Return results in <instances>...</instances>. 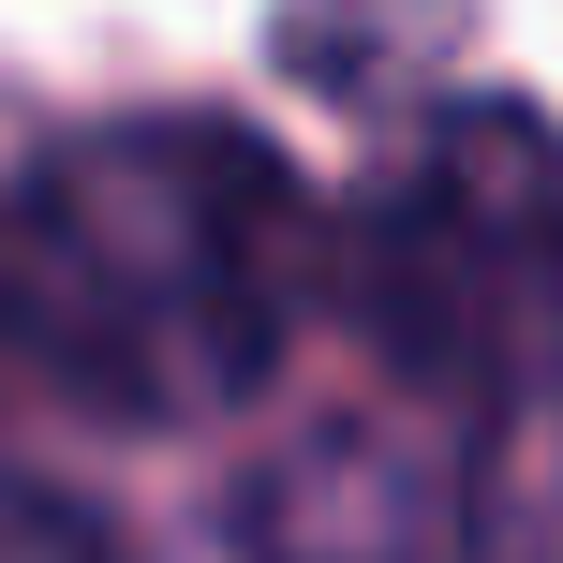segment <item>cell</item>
<instances>
[{
  "mask_svg": "<svg viewBox=\"0 0 563 563\" xmlns=\"http://www.w3.org/2000/svg\"><path fill=\"white\" fill-rule=\"evenodd\" d=\"M238 563H519V519L475 445L327 416L238 489Z\"/></svg>",
  "mask_w": 563,
  "mask_h": 563,
  "instance_id": "cell-3",
  "label": "cell"
},
{
  "mask_svg": "<svg viewBox=\"0 0 563 563\" xmlns=\"http://www.w3.org/2000/svg\"><path fill=\"white\" fill-rule=\"evenodd\" d=\"M0 563H134L104 534V519L75 505V489H30V475H0Z\"/></svg>",
  "mask_w": 563,
  "mask_h": 563,
  "instance_id": "cell-4",
  "label": "cell"
},
{
  "mask_svg": "<svg viewBox=\"0 0 563 563\" xmlns=\"http://www.w3.org/2000/svg\"><path fill=\"white\" fill-rule=\"evenodd\" d=\"M341 311L430 416L563 400V119L519 89H445L341 208Z\"/></svg>",
  "mask_w": 563,
  "mask_h": 563,
  "instance_id": "cell-2",
  "label": "cell"
},
{
  "mask_svg": "<svg viewBox=\"0 0 563 563\" xmlns=\"http://www.w3.org/2000/svg\"><path fill=\"white\" fill-rule=\"evenodd\" d=\"M311 282H341V223L253 119L208 104L75 119L0 194V341L119 430L253 416L311 327Z\"/></svg>",
  "mask_w": 563,
  "mask_h": 563,
  "instance_id": "cell-1",
  "label": "cell"
}]
</instances>
